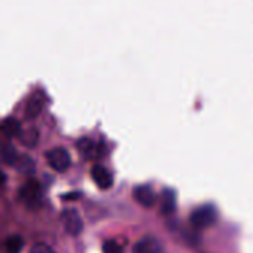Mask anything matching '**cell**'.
Segmentation results:
<instances>
[{"mask_svg": "<svg viewBox=\"0 0 253 253\" xmlns=\"http://www.w3.org/2000/svg\"><path fill=\"white\" fill-rule=\"evenodd\" d=\"M30 253H55V252H54V249H52V247H49L48 244H42V243H39V244H35V246L32 247Z\"/></svg>", "mask_w": 253, "mask_h": 253, "instance_id": "17", "label": "cell"}, {"mask_svg": "<svg viewBox=\"0 0 253 253\" xmlns=\"http://www.w3.org/2000/svg\"><path fill=\"white\" fill-rule=\"evenodd\" d=\"M189 220L194 228L206 229L217 220V211L211 204H204V206H200L195 210H192Z\"/></svg>", "mask_w": 253, "mask_h": 253, "instance_id": "1", "label": "cell"}, {"mask_svg": "<svg viewBox=\"0 0 253 253\" xmlns=\"http://www.w3.org/2000/svg\"><path fill=\"white\" fill-rule=\"evenodd\" d=\"M103 253H124L122 247L115 240H107L103 244Z\"/></svg>", "mask_w": 253, "mask_h": 253, "instance_id": "16", "label": "cell"}, {"mask_svg": "<svg viewBox=\"0 0 253 253\" xmlns=\"http://www.w3.org/2000/svg\"><path fill=\"white\" fill-rule=\"evenodd\" d=\"M14 167L23 174H33L35 173V161L29 155H20L15 161Z\"/></svg>", "mask_w": 253, "mask_h": 253, "instance_id": "12", "label": "cell"}, {"mask_svg": "<svg viewBox=\"0 0 253 253\" xmlns=\"http://www.w3.org/2000/svg\"><path fill=\"white\" fill-rule=\"evenodd\" d=\"M133 197L143 207H152L157 203V195H155L154 189L148 185H142V186L134 188Z\"/></svg>", "mask_w": 253, "mask_h": 253, "instance_id": "9", "label": "cell"}, {"mask_svg": "<svg viewBox=\"0 0 253 253\" xmlns=\"http://www.w3.org/2000/svg\"><path fill=\"white\" fill-rule=\"evenodd\" d=\"M5 182H6V176H5V173L2 170H0V186L5 185Z\"/></svg>", "mask_w": 253, "mask_h": 253, "instance_id": "19", "label": "cell"}, {"mask_svg": "<svg viewBox=\"0 0 253 253\" xmlns=\"http://www.w3.org/2000/svg\"><path fill=\"white\" fill-rule=\"evenodd\" d=\"M133 252L134 253H161L163 247H161V243L158 241V238L148 235V237L140 238L133 246Z\"/></svg>", "mask_w": 253, "mask_h": 253, "instance_id": "7", "label": "cell"}, {"mask_svg": "<svg viewBox=\"0 0 253 253\" xmlns=\"http://www.w3.org/2000/svg\"><path fill=\"white\" fill-rule=\"evenodd\" d=\"M20 142L24 146H27V148H35L36 143L39 142V133H38V130L36 128H30L26 133H21L20 134Z\"/></svg>", "mask_w": 253, "mask_h": 253, "instance_id": "14", "label": "cell"}, {"mask_svg": "<svg viewBox=\"0 0 253 253\" xmlns=\"http://www.w3.org/2000/svg\"><path fill=\"white\" fill-rule=\"evenodd\" d=\"M45 101H46V95H45V92L43 91H35L32 95H30V98H29V101H27V106H26V116H27V119H33V118H36L41 112H42V109H43V106H45Z\"/></svg>", "mask_w": 253, "mask_h": 253, "instance_id": "5", "label": "cell"}, {"mask_svg": "<svg viewBox=\"0 0 253 253\" xmlns=\"http://www.w3.org/2000/svg\"><path fill=\"white\" fill-rule=\"evenodd\" d=\"M78 197H81V194H78V192H76V194H69V195H64L63 198H64V200H73V198H78Z\"/></svg>", "mask_w": 253, "mask_h": 253, "instance_id": "18", "label": "cell"}, {"mask_svg": "<svg viewBox=\"0 0 253 253\" xmlns=\"http://www.w3.org/2000/svg\"><path fill=\"white\" fill-rule=\"evenodd\" d=\"M18 154H17V151H15V148L12 146V145H3V148H2V158H3V161L6 163V164H9V166H14L15 164V161L18 160Z\"/></svg>", "mask_w": 253, "mask_h": 253, "instance_id": "15", "label": "cell"}, {"mask_svg": "<svg viewBox=\"0 0 253 253\" xmlns=\"http://www.w3.org/2000/svg\"><path fill=\"white\" fill-rule=\"evenodd\" d=\"M41 183L35 179H30L27 180L21 188H20V198L21 201L30 207V209H36L41 206V201H42V192H41Z\"/></svg>", "mask_w": 253, "mask_h": 253, "instance_id": "2", "label": "cell"}, {"mask_svg": "<svg viewBox=\"0 0 253 253\" xmlns=\"http://www.w3.org/2000/svg\"><path fill=\"white\" fill-rule=\"evenodd\" d=\"M76 146H78V151H79L85 158H88V160L100 158V157L104 154V149H103L100 145H97L95 142H92L91 139H86V137L78 140Z\"/></svg>", "mask_w": 253, "mask_h": 253, "instance_id": "6", "label": "cell"}, {"mask_svg": "<svg viewBox=\"0 0 253 253\" xmlns=\"http://www.w3.org/2000/svg\"><path fill=\"white\" fill-rule=\"evenodd\" d=\"M176 210V194L173 189H164L161 200V213L169 216Z\"/></svg>", "mask_w": 253, "mask_h": 253, "instance_id": "11", "label": "cell"}, {"mask_svg": "<svg viewBox=\"0 0 253 253\" xmlns=\"http://www.w3.org/2000/svg\"><path fill=\"white\" fill-rule=\"evenodd\" d=\"M46 160H48V164L51 166V169H54L55 171H66L72 163L70 155L64 148H54V149L48 151Z\"/></svg>", "mask_w": 253, "mask_h": 253, "instance_id": "3", "label": "cell"}, {"mask_svg": "<svg viewBox=\"0 0 253 253\" xmlns=\"http://www.w3.org/2000/svg\"><path fill=\"white\" fill-rule=\"evenodd\" d=\"M0 131H2L6 137H20L21 134V124L18 119L9 116L6 119H3V122L0 124Z\"/></svg>", "mask_w": 253, "mask_h": 253, "instance_id": "10", "label": "cell"}, {"mask_svg": "<svg viewBox=\"0 0 253 253\" xmlns=\"http://www.w3.org/2000/svg\"><path fill=\"white\" fill-rule=\"evenodd\" d=\"M91 177H92L94 183H95L100 189H109V188H112V185H113V177H112V174H110L103 166L95 164V166L91 169Z\"/></svg>", "mask_w": 253, "mask_h": 253, "instance_id": "8", "label": "cell"}, {"mask_svg": "<svg viewBox=\"0 0 253 253\" xmlns=\"http://www.w3.org/2000/svg\"><path fill=\"white\" fill-rule=\"evenodd\" d=\"M61 222H63V226H64L66 232H69L70 235H79L82 232V229H84L82 217L79 216V213L75 209L63 210Z\"/></svg>", "mask_w": 253, "mask_h": 253, "instance_id": "4", "label": "cell"}, {"mask_svg": "<svg viewBox=\"0 0 253 253\" xmlns=\"http://www.w3.org/2000/svg\"><path fill=\"white\" fill-rule=\"evenodd\" d=\"M24 247V240L21 235L15 234V235H11L6 238L5 241V253H21Z\"/></svg>", "mask_w": 253, "mask_h": 253, "instance_id": "13", "label": "cell"}]
</instances>
